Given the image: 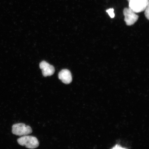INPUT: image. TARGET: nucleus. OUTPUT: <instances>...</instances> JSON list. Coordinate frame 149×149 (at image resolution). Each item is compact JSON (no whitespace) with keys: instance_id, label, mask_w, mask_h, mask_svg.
Masks as SVG:
<instances>
[{"instance_id":"nucleus-1","label":"nucleus","mask_w":149,"mask_h":149,"mask_svg":"<svg viewBox=\"0 0 149 149\" xmlns=\"http://www.w3.org/2000/svg\"><path fill=\"white\" fill-rule=\"evenodd\" d=\"M18 144L29 149H34L39 146V143L36 137L31 136H24L17 139Z\"/></svg>"},{"instance_id":"nucleus-2","label":"nucleus","mask_w":149,"mask_h":149,"mask_svg":"<svg viewBox=\"0 0 149 149\" xmlns=\"http://www.w3.org/2000/svg\"><path fill=\"white\" fill-rule=\"evenodd\" d=\"M129 3V8L136 13L144 11L149 5V0H127Z\"/></svg>"},{"instance_id":"nucleus-3","label":"nucleus","mask_w":149,"mask_h":149,"mask_svg":"<svg viewBox=\"0 0 149 149\" xmlns=\"http://www.w3.org/2000/svg\"><path fill=\"white\" fill-rule=\"evenodd\" d=\"M12 133L14 135L24 136L30 134L32 133V130L30 126L20 123L14 124L12 126Z\"/></svg>"},{"instance_id":"nucleus-4","label":"nucleus","mask_w":149,"mask_h":149,"mask_svg":"<svg viewBox=\"0 0 149 149\" xmlns=\"http://www.w3.org/2000/svg\"><path fill=\"white\" fill-rule=\"evenodd\" d=\"M123 13L125 17V21L128 26L133 25L138 19L139 16L129 8H125Z\"/></svg>"},{"instance_id":"nucleus-5","label":"nucleus","mask_w":149,"mask_h":149,"mask_svg":"<svg viewBox=\"0 0 149 149\" xmlns=\"http://www.w3.org/2000/svg\"><path fill=\"white\" fill-rule=\"evenodd\" d=\"M40 67L44 77L52 76L54 73L55 70L54 66L45 61H43L41 62Z\"/></svg>"},{"instance_id":"nucleus-6","label":"nucleus","mask_w":149,"mask_h":149,"mask_svg":"<svg viewBox=\"0 0 149 149\" xmlns=\"http://www.w3.org/2000/svg\"><path fill=\"white\" fill-rule=\"evenodd\" d=\"M59 79L66 84H70L72 81L71 73L70 71L65 69L61 70L58 74Z\"/></svg>"},{"instance_id":"nucleus-7","label":"nucleus","mask_w":149,"mask_h":149,"mask_svg":"<svg viewBox=\"0 0 149 149\" xmlns=\"http://www.w3.org/2000/svg\"><path fill=\"white\" fill-rule=\"evenodd\" d=\"M107 12L109 14V15L111 18H113L115 17V13H114V9L113 8H110L107 10Z\"/></svg>"},{"instance_id":"nucleus-8","label":"nucleus","mask_w":149,"mask_h":149,"mask_svg":"<svg viewBox=\"0 0 149 149\" xmlns=\"http://www.w3.org/2000/svg\"><path fill=\"white\" fill-rule=\"evenodd\" d=\"M149 5L146 7V8L145 9V15L147 19L149 20Z\"/></svg>"},{"instance_id":"nucleus-9","label":"nucleus","mask_w":149,"mask_h":149,"mask_svg":"<svg viewBox=\"0 0 149 149\" xmlns=\"http://www.w3.org/2000/svg\"><path fill=\"white\" fill-rule=\"evenodd\" d=\"M111 149H126L122 148V147L120 146V145H116V146H115L114 147H113V148H112Z\"/></svg>"}]
</instances>
